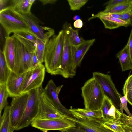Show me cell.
I'll list each match as a JSON object with an SVG mask.
<instances>
[{
  "instance_id": "6da1fadb",
  "label": "cell",
  "mask_w": 132,
  "mask_h": 132,
  "mask_svg": "<svg viewBox=\"0 0 132 132\" xmlns=\"http://www.w3.org/2000/svg\"><path fill=\"white\" fill-rule=\"evenodd\" d=\"M64 34V31L61 30L53 36L46 45L44 62L47 72L52 75H61Z\"/></svg>"
},
{
  "instance_id": "7a4b0ae2",
  "label": "cell",
  "mask_w": 132,
  "mask_h": 132,
  "mask_svg": "<svg viewBox=\"0 0 132 132\" xmlns=\"http://www.w3.org/2000/svg\"><path fill=\"white\" fill-rule=\"evenodd\" d=\"M81 89L85 108L91 111L101 109L105 94L97 81L92 77L85 83Z\"/></svg>"
},
{
  "instance_id": "3957f363",
  "label": "cell",
  "mask_w": 132,
  "mask_h": 132,
  "mask_svg": "<svg viewBox=\"0 0 132 132\" xmlns=\"http://www.w3.org/2000/svg\"><path fill=\"white\" fill-rule=\"evenodd\" d=\"M1 25L7 34L22 31H31L21 14L9 6L0 11Z\"/></svg>"
},
{
  "instance_id": "277c9868",
  "label": "cell",
  "mask_w": 132,
  "mask_h": 132,
  "mask_svg": "<svg viewBox=\"0 0 132 132\" xmlns=\"http://www.w3.org/2000/svg\"><path fill=\"white\" fill-rule=\"evenodd\" d=\"M28 92L29 96L26 107L16 130H19L28 126L35 119L38 112L39 101L38 88Z\"/></svg>"
},
{
  "instance_id": "5b68a950",
  "label": "cell",
  "mask_w": 132,
  "mask_h": 132,
  "mask_svg": "<svg viewBox=\"0 0 132 132\" xmlns=\"http://www.w3.org/2000/svg\"><path fill=\"white\" fill-rule=\"evenodd\" d=\"M12 36L15 51L14 72L17 74L23 73L29 69L33 53L30 52L26 48L14 34Z\"/></svg>"
},
{
  "instance_id": "8992f818",
  "label": "cell",
  "mask_w": 132,
  "mask_h": 132,
  "mask_svg": "<svg viewBox=\"0 0 132 132\" xmlns=\"http://www.w3.org/2000/svg\"><path fill=\"white\" fill-rule=\"evenodd\" d=\"M94 78L101 87L105 95L111 101L116 108L120 110L121 95L118 92L109 75L99 72L93 73Z\"/></svg>"
},
{
  "instance_id": "52a82bcc",
  "label": "cell",
  "mask_w": 132,
  "mask_h": 132,
  "mask_svg": "<svg viewBox=\"0 0 132 132\" xmlns=\"http://www.w3.org/2000/svg\"><path fill=\"white\" fill-rule=\"evenodd\" d=\"M45 68L41 64L27 71L20 88L21 95L42 86L45 77Z\"/></svg>"
},
{
  "instance_id": "ba28073f",
  "label": "cell",
  "mask_w": 132,
  "mask_h": 132,
  "mask_svg": "<svg viewBox=\"0 0 132 132\" xmlns=\"http://www.w3.org/2000/svg\"><path fill=\"white\" fill-rule=\"evenodd\" d=\"M29 96L28 92L13 98L10 106V132L17 129L24 114Z\"/></svg>"
},
{
  "instance_id": "9c48e42d",
  "label": "cell",
  "mask_w": 132,
  "mask_h": 132,
  "mask_svg": "<svg viewBox=\"0 0 132 132\" xmlns=\"http://www.w3.org/2000/svg\"><path fill=\"white\" fill-rule=\"evenodd\" d=\"M32 126L43 132L51 130H57L65 132L70 127L75 126L74 123L66 118L62 119H46L37 118L32 122Z\"/></svg>"
},
{
  "instance_id": "30bf717a",
  "label": "cell",
  "mask_w": 132,
  "mask_h": 132,
  "mask_svg": "<svg viewBox=\"0 0 132 132\" xmlns=\"http://www.w3.org/2000/svg\"><path fill=\"white\" fill-rule=\"evenodd\" d=\"M76 69L74 64L71 46L68 42L67 35L64 31L61 75L65 78H72L76 75Z\"/></svg>"
},
{
  "instance_id": "8fae6325",
  "label": "cell",
  "mask_w": 132,
  "mask_h": 132,
  "mask_svg": "<svg viewBox=\"0 0 132 132\" xmlns=\"http://www.w3.org/2000/svg\"><path fill=\"white\" fill-rule=\"evenodd\" d=\"M38 88L39 106L38 114L35 119H62L65 118V116L57 110L48 101L44 92L42 86Z\"/></svg>"
},
{
  "instance_id": "7c38bea8",
  "label": "cell",
  "mask_w": 132,
  "mask_h": 132,
  "mask_svg": "<svg viewBox=\"0 0 132 132\" xmlns=\"http://www.w3.org/2000/svg\"><path fill=\"white\" fill-rule=\"evenodd\" d=\"M63 85L57 87L52 79L48 82L44 89V92L50 103L65 117H73L69 109L64 107L60 102L58 95Z\"/></svg>"
},
{
  "instance_id": "4fadbf2b",
  "label": "cell",
  "mask_w": 132,
  "mask_h": 132,
  "mask_svg": "<svg viewBox=\"0 0 132 132\" xmlns=\"http://www.w3.org/2000/svg\"><path fill=\"white\" fill-rule=\"evenodd\" d=\"M21 14L27 23L30 31L38 39L47 43L50 38L54 35V29L40 25L37 19L32 14L30 15Z\"/></svg>"
},
{
  "instance_id": "5bb4252c",
  "label": "cell",
  "mask_w": 132,
  "mask_h": 132,
  "mask_svg": "<svg viewBox=\"0 0 132 132\" xmlns=\"http://www.w3.org/2000/svg\"><path fill=\"white\" fill-rule=\"evenodd\" d=\"M65 118L73 122L76 126L80 127L86 132H113L104 126L102 119L84 120L73 117Z\"/></svg>"
},
{
  "instance_id": "9a60e30c",
  "label": "cell",
  "mask_w": 132,
  "mask_h": 132,
  "mask_svg": "<svg viewBox=\"0 0 132 132\" xmlns=\"http://www.w3.org/2000/svg\"><path fill=\"white\" fill-rule=\"evenodd\" d=\"M26 72L17 74L10 71L6 83L9 96L14 98L20 95V89L26 76Z\"/></svg>"
},
{
  "instance_id": "2e32d148",
  "label": "cell",
  "mask_w": 132,
  "mask_h": 132,
  "mask_svg": "<svg viewBox=\"0 0 132 132\" xmlns=\"http://www.w3.org/2000/svg\"><path fill=\"white\" fill-rule=\"evenodd\" d=\"M101 109L103 121L113 119L120 120L122 113L116 108L111 100L105 95Z\"/></svg>"
},
{
  "instance_id": "e0dca14e",
  "label": "cell",
  "mask_w": 132,
  "mask_h": 132,
  "mask_svg": "<svg viewBox=\"0 0 132 132\" xmlns=\"http://www.w3.org/2000/svg\"><path fill=\"white\" fill-rule=\"evenodd\" d=\"M2 51L9 69L11 71L14 72L15 51L14 39L12 36H6L5 37Z\"/></svg>"
},
{
  "instance_id": "ac0fdd59",
  "label": "cell",
  "mask_w": 132,
  "mask_h": 132,
  "mask_svg": "<svg viewBox=\"0 0 132 132\" xmlns=\"http://www.w3.org/2000/svg\"><path fill=\"white\" fill-rule=\"evenodd\" d=\"M95 41V39L85 40L78 46H71L74 64L76 68L80 65L85 55Z\"/></svg>"
},
{
  "instance_id": "d6986e66",
  "label": "cell",
  "mask_w": 132,
  "mask_h": 132,
  "mask_svg": "<svg viewBox=\"0 0 132 132\" xmlns=\"http://www.w3.org/2000/svg\"><path fill=\"white\" fill-rule=\"evenodd\" d=\"M69 110L73 117L78 119L91 120L102 118L101 109L95 111H89L85 108H73Z\"/></svg>"
},
{
  "instance_id": "ffe728a7",
  "label": "cell",
  "mask_w": 132,
  "mask_h": 132,
  "mask_svg": "<svg viewBox=\"0 0 132 132\" xmlns=\"http://www.w3.org/2000/svg\"><path fill=\"white\" fill-rule=\"evenodd\" d=\"M79 29H74L70 23H65L63 25V30L67 34L68 42L71 46H77L81 44L85 40L82 37H79Z\"/></svg>"
},
{
  "instance_id": "44dd1931",
  "label": "cell",
  "mask_w": 132,
  "mask_h": 132,
  "mask_svg": "<svg viewBox=\"0 0 132 132\" xmlns=\"http://www.w3.org/2000/svg\"><path fill=\"white\" fill-rule=\"evenodd\" d=\"M116 57L119 59L122 71L132 69V60L127 43L122 49L118 52Z\"/></svg>"
},
{
  "instance_id": "7402d4cb",
  "label": "cell",
  "mask_w": 132,
  "mask_h": 132,
  "mask_svg": "<svg viewBox=\"0 0 132 132\" xmlns=\"http://www.w3.org/2000/svg\"><path fill=\"white\" fill-rule=\"evenodd\" d=\"M106 29H112L121 26L127 27L129 24L120 19L113 17L109 14L102 15L98 18Z\"/></svg>"
},
{
  "instance_id": "603a6c76",
  "label": "cell",
  "mask_w": 132,
  "mask_h": 132,
  "mask_svg": "<svg viewBox=\"0 0 132 132\" xmlns=\"http://www.w3.org/2000/svg\"><path fill=\"white\" fill-rule=\"evenodd\" d=\"M10 5L17 12L23 15H31L32 5L30 0H12L9 2Z\"/></svg>"
},
{
  "instance_id": "cb8c5ba5",
  "label": "cell",
  "mask_w": 132,
  "mask_h": 132,
  "mask_svg": "<svg viewBox=\"0 0 132 132\" xmlns=\"http://www.w3.org/2000/svg\"><path fill=\"white\" fill-rule=\"evenodd\" d=\"M132 8V4H123L113 6L110 7L105 9L103 11H101L97 14L93 15L88 19L90 21L96 18H99L100 16L105 14L110 13L121 14L130 10Z\"/></svg>"
},
{
  "instance_id": "d4e9b609",
  "label": "cell",
  "mask_w": 132,
  "mask_h": 132,
  "mask_svg": "<svg viewBox=\"0 0 132 132\" xmlns=\"http://www.w3.org/2000/svg\"><path fill=\"white\" fill-rule=\"evenodd\" d=\"M10 70L6 61L3 51L0 50V84H6Z\"/></svg>"
},
{
  "instance_id": "484cf974",
  "label": "cell",
  "mask_w": 132,
  "mask_h": 132,
  "mask_svg": "<svg viewBox=\"0 0 132 132\" xmlns=\"http://www.w3.org/2000/svg\"><path fill=\"white\" fill-rule=\"evenodd\" d=\"M0 132H10V106L5 108L2 116L0 115Z\"/></svg>"
},
{
  "instance_id": "4316f807",
  "label": "cell",
  "mask_w": 132,
  "mask_h": 132,
  "mask_svg": "<svg viewBox=\"0 0 132 132\" xmlns=\"http://www.w3.org/2000/svg\"><path fill=\"white\" fill-rule=\"evenodd\" d=\"M102 122L105 127L113 132H124V125L120 120H102Z\"/></svg>"
},
{
  "instance_id": "83f0119b",
  "label": "cell",
  "mask_w": 132,
  "mask_h": 132,
  "mask_svg": "<svg viewBox=\"0 0 132 132\" xmlns=\"http://www.w3.org/2000/svg\"><path fill=\"white\" fill-rule=\"evenodd\" d=\"M9 96L6 84H0V114L6 106L8 105L7 98Z\"/></svg>"
},
{
  "instance_id": "f1b7e54d",
  "label": "cell",
  "mask_w": 132,
  "mask_h": 132,
  "mask_svg": "<svg viewBox=\"0 0 132 132\" xmlns=\"http://www.w3.org/2000/svg\"><path fill=\"white\" fill-rule=\"evenodd\" d=\"M35 43L36 54L39 62L42 63L44 61V53L46 43L38 38Z\"/></svg>"
},
{
  "instance_id": "f546056e",
  "label": "cell",
  "mask_w": 132,
  "mask_h": 132,
  "mask_svg": "<svg viewBox=\"0 0 132 132\" xmlns=\"http://www.w3.org/2000/svg\"><path fill=\"white\" fill-rule=\"evenodd\" d=\"M123 94L127 93L128 102L132 105V74L126 80L123 89Z\"/></svg>"
},
{
  "instance_id": "4dcf8cb0",
  "label": "cell",
  "mask_w": 132,
  "mask_h": 132,
  "mask_svg": "<svg viewBox=\"0 0 132 132\" xmlns=\"http://www.w3.org/2000/svg\"><path fill=\"white\" fill-rule=\"evenodd\" d=\"M70 10L75 11L80 10L88 1V0H68Z\"/></svg>"
},
{
  "instance_id": "1f68e13d",
  "label": "cell",
  "mask_w": 132,
  "mask_h": 132,
  "mask_svg": "<svg viewBox=\"0 0 132 132\" xmlns=\"http://www.w3.org/2000/svg\"><path fill=\"white\" fill-rule=\"evenodd\" d=\"M14 34L21 38L27 39L35 43L38 38L31 31H22L15 32Z\"/></svg>"
},
{
  "instance_id": "d6a6232c",
  "label": "cell",
  "mask_w": 132,
  "mask_h": 132,
  "mask_svg": "<svg viewBox=\"0 0 132 132\" xmlns=\"http://www.w3.org/2000/svg\"><path fill=\"white\" fill-rule=\"evenodd\" d=\"M127 93H126L124 96H121L120 98V110L122 113H123V110H124L128 116H132V114L129 111L127 106L128 102L127 97Z\"/></svg>"
},
{
  "instance_id": "836d02e7",
  "label": "cell",
  "mask_w": 132,
  "mask_h": 132,
  "mask_svg": "<svg viewBox=\"0 0 132 132\" xmlns=\"http://www.w3.org/2000/svg\"><path fill=\"white\" fill-rule=\"evenodd\" d=\"M132 4V0H111L108 2L105 9L117 5L123 4Z\"/></svg>"
},
{
  "instance_id": "e575fe53",
  "label": "cell",
  "mask_w": 132,
  "mask_h": 132,
  "mask_svg": "<svg viewBox=\"0 0 132 132\" xmlns=\"http://www.w3.org/2000/svg\"><path fill=\"white\" fill-rule=\"evenodd\" d=\"M131 10L121 13L120 18L121 20L128 23L129 25L132 24V14Z\"/></svg>"
},
{
  "instance_id": "d590c367",
  "label": "cell",
  "mask_w": 132,
  "mask_h": 132,
  "mask_svg": "<svg viewBox=\"0 0 132 132\" xmlns=\"http://www.w3.org/2000/svg\"><path fill=\"white\" fill-rule=\"evenodd\" d=\"M41 64L42 63H40L37 57L35 51L32 54L29 70Z\"/></svg>"
},
{
  "instance_id": "8d00e7d4",
  "label": "cell",
  "mask_w": 132,
  "mask_h": 132,
  "mask_svg": "<svg viewBox=\"0 0 132 132\" xmlns=\"http://www.w3.org/2000/svg\"><path fill=\"white\" fill-rule=\"evenodd\" d=\"M120 120L124 125H128L132 126V116H129L124 113H122Z\"/></svg>"
},
{
  "instance_id": "74e56055",
  "label": "cell",
  "mask_w": 132,
  "mask_h": 132,
  "mask_svg": "<svg viewBox=\"0 0 132 132\" xmlns=\"http://www.w3.org/2000/svg\"><path fill=\"white\" fill-rule=\"evenodd\" d=\"M65 132H86L80 127L76 126L70 127L67 128Z\"/></svg>"
},
{
  "instance_id": "f35d334b",
  "label": "cell",
  "mask_w": 132,
  "mask_h": 132,
  "mask_svg": "<svg viewBox=\"0 0 132 132\" xmlns=\"http://www.w3.org/2000/svg\"><path fill=\"white\" fill-rule=\"evenodd\" d=\"M127 44H128L132 60V28Z\"/></svg>"
},
{
  "instance_id": "ab89813d",
  "label": "cell",
  "mask_w": 132,
  "mask_h": 132,
  "mask_svg": "<svg viewBox=\"0 0 132 132\" xmlns=\"http://www.w3.org/2000/svg\"><path fill=\"white\" fill-rule=\"evenodd\" d=\"M10 0H0V11L7 7Z\"/></svg>"
},
{
  "instance_id": "60d3db41",
  "label": "cell",
  "mask_w": 132,
  "mask_h": 132,
  "mask_svg": "<svg viewBox=\"0 0 132 132\" xmlns=\"http://www.w3.org/2000/svg\"><path fill=\"white\" fill-rule=\"evenodd\" d=\"M74 27L76 28H81L83 26L82 20L79 19L75 21L73 23Z\"/></svg>"
},
{
  "instance_id": "b9f144b4",
  "label": "cell",
  "mask_w": 132,
  "mask_h": 132,
  "mask_svg": "<svg viewBox=\"0 0 132 132\" xmlns=\"http://www.w3.org/2000/svg\"><path fill=\"white\" fill-rule=\"evenodd\" d=\"M43 5H46L48 4H53L55 3L57 1L56 0H39Z\"/></svg>"
},
{
  "instance_id": "7bdbcfd3",
  "label": "cell",
  "mask_w": 132,
  "mask_h": 132,
  "mask_svg": "<svg viewBox=\"0 0 132 132\" xmlns=\"http://www.w3.org/2000/svg\"><path fill=\"white\" fill-rule=\"evenodd\" d=\"M124 132H132V126L128 125H124Z\"/></svg>"
},
{
  "instance_id": "ee69618b",
  "label": "cell",
  "mask_w": 132,
  "mask_h": 132,
  "mask_svg": "<svg viewBox=\"0 0 132 132\" xmlns=\"http://www.w3.org/2000/svg\"><path fill=\"white\" fill-rule=\"evenodd\" d=\"M0 39L1 42H3L4 40V37L3 34L2 27L0 25Z\"/></svg>"
},
{
  "instance_id": "f6af8a7d",
  "label": "cell",
  "mask_w": 132,
  "mask_h": 132,
  "mask_svg": "<svg viewBox=\"0 0 132 132\" xmlns=\"http://www.w3.org/2000/svg\"><path fill=\"white\" fill-rule=\"evenodd\" d=\"M121 14L110 13L109 14L111 16L113 17L116 18L120 19Z\"/></svg>"
},
{
  "instance_id": "bcb514c9",
  "label": "cell",
  "mask_w": 132,
  "mask_h": 132,
  "mask_svg": "<svg viewBox=\"0 0 132 132\" xmlns=\"http://www.w3.org/2000/svg\"><path fill=\"white\" fill-rule=\"evenodd\" d=\"M73 19L75 21L78 20L80 19V17L79 15H76L74 16Z\"/></svg>"
},
{
  "instance_id": "7dc6e473",
  "label": "cell",
  "mask_w": 132,
  "mask_h": 132,
  "mask_svg": "<svg viewBox=\"0 0 132 132\" xmlns=\"http://www.w3.org/2000/svg\"><path fill=\"white\" fill-rule=\"evenodd\" d=\"M130 11H131V13L132 14V8L131 9Z\"/></svg>"
},
{
  "instance_id": "c3c4849f",
  "label": "cell",
  "mask_w": 132,
  "mask_h": 132,
  "mask_svg": "<svg viewBox=\"0 0 132 132\" xmlns=\"http://www.w3.org/2000/svg\"></svg>"
}]
</instances>
